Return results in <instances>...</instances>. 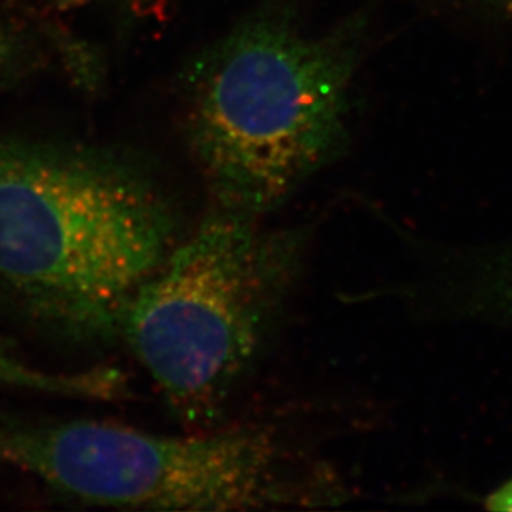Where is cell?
<instances>
[{
  "mask_svg": "<svg viewBox=\"0 0 512 512\" xmlns=\"http://www.w3.org/2000/svg\"><path fill=\"white\" fill-rule=\"evenodd\" d=\"M0 388H17L78 400H116L126 393V378L115 368L50 372L25 362L0 343Z\"/></svg>",
  "mask_w": 512,
  "mask_h": 512,
  "instance_id": "8992f818",
  "label": "cell"
},
{
  "mask_svg": "<svg viewBox=\"0 0 512 512\" xmlns=\"http://www.w3.org/2000/svg\"><path fill=\"white\" fill-rule=\"evenodd\" d=\"M484 509L494 512H512V478L504 481L484 498Z\"/></svg>",
  "mask_w": 512,
  "mask_h": 512,
  "instance_id": "9c48e42d",
  "label": "cell"
},
{
  "mask_svg": "<svg viewBox=\"0 0 512 512\" xmlns=\"http://www.w3.org/2000/svg\"><path fill=\"white\" fill-rule=\"evenodd\" d=\"M179 239L143 171L93 151L0 141V292L65 334L120 332Z\"/></svg>",
  "mask_w": 512,
  "mask_h": 512,
  "instance_id": "7a4b0ae2",
  "label": "cell"
},
{
  "mask_svg": "<svg viewBox=\"0 0 512 512\" xmlns=\"http://www.w3.org/2000/svg\"><path fill=\"white\" fill-rule=\"evenodd\" d=\"M398 299L423 314L512 329V236L484 247L433 254Z\"/></svg>",
  "mask_w": 512,
  "mask_h": 512,
  "instance_id": "5b68a950",
  "label": "cell"
},
{
  "mask_svg": "<svg viewBox=\"0 0 512 512\" xmlns=\"http://www.w3.org/2000/svg\"><path fill=\"white\" fill-rule=\"evenodd\" d=\"M458 2L489 19L504 20L512 17V0H458Z\"/></svg>",
  "mask_w": 512,
  "mask_h": 512,
  "instance_id": "52a82bcc",
  "label": "cell"
},
{
  "mask_svg": "<svg viewBox=\"0 0 512 512\" xmlns=\"http://www.w3.org/2000/svg\"><path fill=\"white\" fill-rule=\"evenodd\" d=\"M19 52V44L14 35L7 32L4 27H0V78L9 75L19 58Z\"/></svg>",
  "mask_w": 512,
  "mask_h": 512,
  "instance_id": "ba28073f",
  "label": "cell"
},
{
  "mask_svg": "<svg viewBox=\"0 0 512 512\" xmlns=\"http://www.w3.org/2000/svg\"><path fill=\"white\" fill-rule=\"evenodd\" d=\"M0 463L68 498L113 508L251 511L340 503L332 474L269 426L161 436L112 421L0 425Z\"/></svg>",
  "mask_w": 512,
  "mask_h": 512,
  "instance_id": "277c9868",
  "label": "cell"
},
{
  "mask_svg": "<svg viewBox=\"0 0 512 512\" xmlns=\"http://www.w3.org/2000/svg\"><path fill=\"white\" fill-rule=\"evenodd\" d=\"M214 206L126 307L120 332L179 418L211 425L282 317L307 249L302 228Z\"/></svg>",
  "mask_w": 512,
  "mask_h": 512,
  "instance_id": "3957f363",
  "label": "cell"
},
{
  "mask_svg": "<svg viewBox=\"0 0 512 512\" xmlns=\"http://www.w3.org/2000/svg\"><path fill=\"white\" fill-rule=\"evenodd\" d=\"M370 10L310 34L299 0H262L194 63L184 130L214 206L264 216L347 151Z\"/></svg>",
  "mask_w": 512,
  "mask_h": 512,
  "instance_id": "6da1fadb",
  "label": "cell"
}]
</instances>
